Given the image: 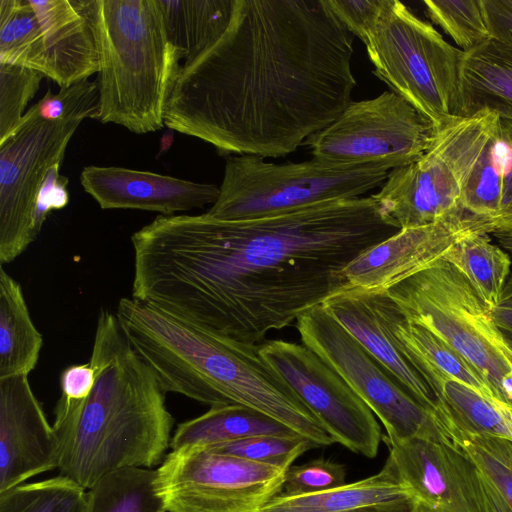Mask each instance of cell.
<instances>
[{
    "label": "cell",
    "mask_w": 512,
    "mask_h": 512,
    "mask_svg": "<svg viewBox=\"0 0 512 512\" xmlns=\"http://www.w3.org/2000/svg\"><path fill=\"white\" fill-rule=\"evenodd\" d=\"M399 230L371 195L250 220L159 215L131 236L132 298L261 344L343 288L344 268Z\"/></svg>",
    "instance_id": "cell-1"
},
{
    "label": "cell",
    "mask_w": 512,
    "mask_h": 512,
    "mask_svg": "<svg viewBox=\"0 0 512 512\" xmlns=\"http://www.w3.org/2000/svg\"><path fill=\"white\" fill-rule=\"evenodd\" d=\"M353 53L326 0H235L223 35L181 66L165 126L221 155L284 157L352 102Z\"/></svg>",
    "instance_id": "cell-2"
},
{
    "label": "cell",
    "mask_w": 512,
    "mask_h": 512,
    "mask_svg": "<svg viewBox=\"0 0 512 512\" xmlns=\"http://www.w3.org/2000/svg\"><path fill=\"white\" fill-rule=\"evenodd\" d=\"M89 362L96 371L91 394L83 400L60 396L53 423L58 470L85 489L116 469L159 464L173 426L155 374L127 340L116 314L104 308Z\"/></svg>",
    "instance_id": "cell-3"
},
{
    "label": "cell",
    "mask_w": 512,
    "mask_h": 512,
    "mask_svg": "<svg viewBox=\"0 0 512 512\" xmlns=\"http://www.w3.org/2000/svg\"><path fill=\"white\" fill-rule=\"evenodd\" d=\"M119 325L162 390L213 406L240 404L288 426L318 447L336 443L262 358L259 344L232 341L134 298H121Z\"/></svg>",
    "instance_id": "cell-4"
},
{
    "label": "cell",
    "mask_w": 512,
    "mask_h": 512,
    "mask_svg": "<svg viewBox=\"0 0 512 512\" xmlns=\"http://www.w3.org/2000/svg\"><path fill=\"white\" fill-rule=\"evenodd\" d=\"M99 44L97 121L136 134L165 126L166 104L182 66L157 0H96Z\"/></svg>",
    "instance_id": "cell-5"
},
{
    "label": "cell",
    "mask_w": 512,
    "mask_h": 512,
    "mask_svg": "<svg viewBox=\"0 0 512 512\" xmlns=\"http://www.w3.org/2000/svg\"><path fill=\"white\" fill-rule=\"evenodd\" d=\"M386 291L406 320L440 337L483 375L497 399L512 403V350L492 309L455 266L440 258Z\"/></svg>",
    "instance_id": "cell-6"
},
{
    "label": "cell",
    "mask_w": 512,
    "mask_h": 512,
    "mask_svg": "<svg viewBox=\"0 0 512 512\" xmlns=\"http://www.w3.org/2000/svg\"><path fill=\"white\" fill-rule=\"evenodd\" d=\"M389 171L379 164H340L316 158L276 164L255 155H229L219 196L207 213L220 220H250L359 198L380 187Z\"/></svg>",
    "instance_id": "cell-7"
},
{
    "label": "cell",
    "mask_w": 512,
    "mask_h": 512,
    "mask_svg": "<svg viewBox=\"0 0 512 512\" xmlns=\"http://www.w3.org/2000/svg\"><path fill=\"white\" fill-rule=\"evenodd\" d=\"M364 45L374 65L373 74L435 130L463 118L459 89L463 51L404 3L387 0Z\"/></svg>",
    "instance_id": "cell-8"
},
{
    "label": "cell",
    "mask_w": 512,
    "mask_h": 512,
    "mask_svg": "<svg viewBox=\"0 0 512 512\" xmlns=\"http://www.w3.org/2000/svg\"><path fill=\"white\" fill-rule=\"evenodd\" d=\"M498 115L482 111L437 129L417 161L390 170L371 196L400 229L428 225L463 210L465 184L491 136Z\"/></svg>",
    "instance_id": "cell-9"
},
{
    "label": "cell",
    "mask_w": 512,
    "mask_h": 512,
    "mask_svg": "<svg viewBox=\"0 0 512 512\" xmlns=\"http://www.w3.org/2000/svg\"><path fill=\"white\" fill-rule=\"evenodd\" d=\"M302 343L334 369L386 430L384 440L412 438L453 443L438 415L417 401L322 305L295 322Z\"/></svg>",
    "instance_id": "cell-10"
},
{
    "label": "cell",
    "mask_w": 512,
    "mask_h": 512,
    "mask_svg": "<svg viewBox=\"0 0 512 512\" xmlns=\"http://www.w3.org/2000/svg\"><path fill=\"white\" fill-rule=\"evenodd\" d=\"M286 470L187 445L156 469L155 491L167 512H257L281 493Z\"/></svg>",
    "instance_id": "cell-11"
},
{
    "label": "cell",
    "mask_w": 512,
    "mask_h": 512,
    "mask_svg": "<svg viewBox=\"0 0 512 512\" xmlns=\"http://www.w3.org/2000/svg\"><path fill=\"white\" fill-rule=\"evenodd\" d=\"M91 116L72 113L56 121L30 107L9 136L0 141V264L11 263L35 241L33 215L38 191L61 164L79 125Z\"/></svg>",
    "instance_id": "cell-12"
},
{
    "label": "cell",
    "mask_w": 512,
    "mask_h": 512,
    "mask_svg": "<svg viewBox=\"0 0 512 512\" xmlns=\"http://www.w3.org/2000/svg\"><path fill=\"white\" fill-rule=\"evenodd\" d=\"M435 128L393 91L351 102L305 145L312 158L340 164H379L390 170L417 161L429 148Z\"/></svg>",
    "instance_id": "cell-13"
},
{
    "label": "cell",
    "mask_w": 512,
    "mask_h": 512,
    "mask_svg": "<svg viewBox=\"0 0 512 512\" xmlns=\"http://www.w3.org/2000/svg\"><path fill=\"white\" fill-rule=\"evenodd\" d=\"M262 358L334 438L354 453L374 458L382 432L374 413L346 381L304 344H259Z\"/></svg>",
    "instance_id": "cell-14"
},
{
    "label": "cell",
    "mask_w": 512,
    "mask_h": 512,
    "mask_svg": "<svg viewBox=\"0 0 512 512\" xmlns=\"http://www.w3.org/2000/svg\"><path fill=\"white\" fill-rule=\"evenodd\" d=\"M388 459L421 512H491L483 475L454 443L385 440Z\"/></svg>",
    "instance_id": "cell-15"
},
{
    "label": "cell",
    "mask_w": 512,
    "mask_h": 512,
    "mask_svg": "<svg viewBox=\"0 0 512 512\" xmlns=\"http://www.w3.org/2000/svg\"><path fill=\"white\" fill-rule=\"evenodd\" d=\"M491 233L489 219L464 210L428 225L400 229L344 268V287L387 290L442 258L461 239Z\"/></svg>",
    "instance_id": "cell-16"
},
{
    "label": "cell",
    "mask_w": 512,
    "mask_h": 512,
    "mask_svg": "<svg viewBox=\"0 0 512 512\" xmlns=\"http://www.w3.org/2000/svg\"><path fill=\"white\" fill-rule=\"evenodd\" d=\"M59 441L28 375L0 378V492L58 469Z\"/></svg>",
    "instance_id": "cell-17"
},
{
    "label": "cell",
    "mask_w": 512,
    "mask_h": 512,
    "mask_svg": "<svg viewBox=\"0 0 512 512\" xmlns=\"http://www.w3.org/2000/svg\"><path fill=\"white\" fill-rule=\"evenodd\" d=\"M321 305L417 401L437 414L438 399L400 349L393 329L398 306L386 290L343 287Z\"/></svg>",
    "instance_id": "cell-18"
},
{
    "label": "cell",
    "mask_w": 512,
    "mask_h": 512,
    "mask_svg": "<svg viewBox=\"0 0 512 512\" xmlns=\"http://www.w3.org/2000/svg\"><path fill=\"white\" fill-rule=\"evenodd\" d=\"M80 183L103 210L135 209L162 216L213 205L219 196L215 184L116 166H85Z\"/></svg>",
    "instance_id": "cell-19"
},
{
    "label": "cell",
    "mask_w": 512,
    "mask_h": 512,
    "mask_svg": "<svg viewBox=\"0 0 512 512\" xmlns=\"http://www.w3.org/2000/svg\"><path fill=\"white\" fill-rule=\"evenodd\" d=\"M95 1L29 0L43 33L47 78L60 88L100 70Z\"/></svg>",
    "instance_id": "cell-20"
},
{
    "label": "cell",
    "mask_w": 512,
    "mask_h": 512,
    "mask_svg": "<svg viewBox=\"0 0 512 512\" xmlns=\"http://www.w3.org/2000/svg\"><path fill=\"white\" fill-rule=\"evenodd\" d=\"M459 89L461 117L489 111L512 121V43L489 38L463 51Z\"/></svg>",
    "instance_id": "cell-21"
},
{
    "label": "cell",
    "mask_w": 512,
    "mask_h": 512,
    "mask_svg": "<svg viewBox=\"0 0 512 512\" xmlns=\"http://www.w3.org/2000/svg\"><path fill=\"white\" fill-rule=\"evenodd\" d=\"M393 329L401 351L432 391L439 382L453 380L497 399L489 382L465 358L430 330L406 320L399 307Z\"/></svg>",
    "instance_id": "cell-22"
},
{
    "label": "cell",
    "mask_w": 512,
    "mask_h": 512,
    "mask_svg": "<svg viewBox=\"0 0 512 512\" xmlns=\"http://www.w3.org/2000/svg\"><path fill=\"white\" fill-rule=\"evenodd\" d=\"M408 499L415 498L387 458L383 468L367 478L313 494H278L257 512H345Z\"/></svg>",
    "instance_id": "cell-23"
},
{
    "label": "cell",
    "mask_w": 512,
    "mask_h": 512,
    "mask_svg": "<svg viewBox=\"0 0 512 512\" xmlns=\"http://www.w3.org/2000/svg\"><path fill=\"white\" fill-rule=\"evenodd\" d=\"M157 1L167 38L183 64L195 60L223 35L235 5V0Z\"/></svg>",
    "instance_id": "cell-24"
},
{
    "label": "cell",
    "mask_w": 512,
    "mask_h": 512,
    "mask_svg": "<svg viewBox=\"0 0 512 512\" xmlns=\"http://www.w3.org/2000/svg\"><path fill=\"white\" fill-rule=\"evenodd\" d=\"M300 436L283 423L240 404L213 406L193 419L180 423L171 438L172 450L187 445L209 447L253 436Z\"/></svg>",
    "instance_id": "cell-25"
},
{
    "label": "cell",
    "mask_w": 512,
    "mask_h": 512,
    "mask_svg": "<svg viewBox=\"0 0 512 512\" xmlns=\"http://www.w3.org/2000/svg\"><path fill=\"white\" fill-rule=\"evenodd\" d=\"M43 346L20 283L0 267V378L28 375Z\"/></svg>",
    "instance_id": "cell-26"
},
{
    "label": "cell",
    "mask_w": 512,
    "mask_h": 512,
    "mask_svg": "<svg viewBox=\"0 0 512 512\" xmlns=\"http://www.w3.org/2000/svg\"><path fill=\"white\" fill-rule=\"evenodd\" d=\"M433 392L439 402L437 415L448 433L459 430L512 442V403L483 396L453 380L439 382Z\"/></svg>",
    "instance_id": "cell-27"
},
{
    "label": "cell",
    "mask_w": 512,
    "mask_h": 512,
    "mask_svg": "<svg viewBox=\"0 0 512 512\" xmlns=\"http://www.w3.org/2000/svg\"><path fill=\"white\" fill-rule=\"evenodd\" d=\"M442 258L467 278L491 309L499 306L511 259L504 250L491 243L488 234L461 239Z\"/></svg>",
    "instance_id": "cell-28"
},
{
    "label": "cell",
    "mask_w": 512,
    "mask_h": 512,
    "mask_svg": "<svg viewBox=\"0 0 512 512\" xmlns=\"http://www.w3.org/2000/svg\"><path fill=\"white\" fill-rule=\"evenodd\" d=\"M155 478L152 468L111 471L88 489L85 512H167L155 491Z\"/></svg>",
    "instance_id": "cell-29"
},
{
    "label": "cell",
    "mask_w": 512,
    "mask_h": 512,
    "mask_svg": "<svg viewBox=\"0 0 512 512\" xmlns=\"http://www.w3.org/2000/svg\"><path fill=\"white\" fill-rule=\"evenodd\" d=\"M0 63L25 67L47 77L43 33L29 0L0 1Z\"/></svg>",
    "instance_id": "cell-30"
},
{
    "label": "cell",
    "mask_w": 512,
    "mask_h": 512,
    "mask_svg": "<svg viewBox=\"0 0 512 512\" xmlns=\"http://www.w3.org/2000/svg\"><path fill=\"white\" fill-rule=\"evenodd\" d=\"M507 146L500 125L491 136L462 191L461 208L477 217L494 220L501 206Z\"/></svg>",
    "instance_id": "cell-31"
},
{
    "label": "cell",
    "mask_w": 512,
    "mask_h": 512,
    "mask_svg": "<svg viewBox=\"0 0 512 512\" xmlns=\"http://www.w3.org/2000/svg\"><path fill=\"white\" fill-rule=\"evenodd\" d=\"M85 488L59 474L0 492V512H85Z\"/></svg>",
    "instance_id": "cell-32"
},
{
    "label": "cell",
    "mask_w": 512,
    "mask_h": 512,
    "mask_svg": "<svg viewBox=\"0 0 512 512\" xmlns=\"http://www.w3.org/2000/svg\"><path fill=\"white\" fill-rule=\"evenodd\" d=\"M449 433L454 444L474 462L512 511V442L459 430Z\"/></svg>",
    "instance_id": "cell-33"
},
{
    "label": "cell",
    "mask_w": 512,
    "mask_h": 512,
    "mask_svg": "<svg viewBox=\"0 0 512 512\" xmlns=\"http://www.w3.org/2000/svg\"><path fill=\"white\" fill-rule=\"evenodd\" d=\"M428 18L466 52L491 38L483 0H424Z\"/></svg>",
    "instance_id": "cell-34"
},
{
    "label": "cell",
    "mask_w": 512,
    "mask_h": 512,
    "mask_svg": "<svg viewBox=\"0 0 512 512\" xmlns=\"http://www.w3.org/2000/svg\"><path fill=\"white\" fill-rule=\"evenodd\" d=\"M317 447L302 436L261 435L205 448L216 453L288 469L299 456Z\"/></svg>",
    "instance_id": "cell-35"
},
{
    "label": "cell",
    "mask_w": 512,
    "mask_h": 512,
    "mask_svg": "<svg viewBox=\"0 0 512 512\" xmlns=\"http://www.w3.org/2000/svg\"><path fill=\"white\" fill-rule=\"evenodd\" d=\"M44 77L35 70L0 63V141L20 123Z\"/></svg>",
    "instance_id": "cell-36"
},
{
    "label": "cell",
    "mask_w": 512,
    "mask_h": 512,
    "mask_svg": "<svg viewBox=\"0 0 512 512\" xmlns=\"http://www.w3.org/2000/svg\"><path fill=\"white\" fill-rule=\"evenodd\" d=\"M346 475L342 464L325 458L291 465L285 472L280 494L306 495L333 489L347 483Z\"/></svg>",
    "instance_id": "cell-37"
},
{
    "label": "cell",
    "mask_w": 512,
    "mask_h": 512,
    "mask_svg": "<svg viewBox=\"0 0 512 512\" xmlns=\"http://www.w3.org/2000/svg\"><path fill=\"white\" fill-rule=\"evenodd\" d=\"M41 118L56 121L72 113H87L96 120L99 111V87L97 81L88 79L60 88L53 94L48 90L37 103Z\"/></svg>",
    "instance_id": "cell-38"
},
{
    "label": "cell",
    "mask_w": 512,
    "mask_h": 512,
    "mask_svg": "<svg viewBox=\"0 0 512 512\" xmlns=\"http://www.w3.org/2000/svg\"><path fill=\"white\" fill-rule=\"evenodd\" d=\"M341 24L364 44L377 25L387 0H326Z\"/></svg>",
    "instance_id": "cell-39"
},
{
    "label": "cell",
    "mask_w": 512,
    "mask_h": 512,
    "mask_svg": "<svg viewBox=\"0 0 512 512\" xmlns=\"http://www.w3.org/2000/svg\"><path fill=\"white\" fill-rule=\"evenodd\" d=\"M60 166L57 164L48 171L38 191L33 215L37 235L48 215L54 210L63 209L69 202L68 178L60 174Z\"/></svg>",
    "instance_id": "cell-40"
},
{
    "label": "cell",
    "mask_w": 512,
    "mask_h": 512,
    "mask_svg": "<svg viewBox=\"0 0 512 512\" xmlns=\"http://www.w3.org/2000/svg\"><path fill=\"white\" fill-rule=\"evenodd\" d=\"M500 129L507 146L506 170L500 211L492 221V234L512 233V121L500 119Z\"/></svg>",
    "instance_id": "cell-41"
},
{
    "label": "cell",
    "mask_w": 512,
    "mask_h": 512,
    "mask_svg": "<svg viewBox=\"0 0 512 512\" xmlns=\"http://www.w3.org/2000/svg\"><path fill=\"white\" fill-rule=\"evenodd\" d=\"M96 382V371L90 362L74 364L60 375L61 396L71 400L86 399Z\"/></svg>",
    "instance_id": "cell-42"
},
{
    "label": "cell",
    "mask_w": 512,
    "mask_h": 512,
    "mask_svg": "<svg viewBox=\"0 0 512 512\" xmlns=\"http://www.w3.org/2000/svg\"><path fill=\"white\" fill-rule=\"evenodd\" d=\"M491 38L512 43V0H483Z\"/></svg>",
    "instance_id": "cell-43"
},
{
    "label": "cell",
    "mask_w": 512,
    "mask_h": 512,
    "mask_svg": "<svg viewBox=\"0 0 512 512\" xmlns=\"http://www.w3.org/2000/svg\"><path fill=\"white\" fill-rule=\"evenodd\" d=\"M345 512H421L415 499L370 505Z\"/></svg>",
    "instance_id": "cell-44"
},
{
    "label": "cell",
    "mask_w": 512,
    "mask_h": 512,
    "mask_svg": "<svg viewBox=\"0 0 512 512\" xmlns=\"http://www.w3.org/2000/svg\"><path fill=\"white\" fill-rule=\"evenodd\" d=\"M491 311L505 342L512 350V308L496 307Z\"/></svg>",
    "instance_id": "cell-45"
},
{
    "label": "cell",
    "mask_w": 512,
    "mask_h": 512,
    "mask_svg": "<svg viewBox=\"0 0 512 512\" xmlns=\"http://www.w3.org/2000/svg\"><path fill=\"white\" fill-rule=\"evenodd\" d=\"M483 483L491 512H512L496 488L484 475Z\"/></svg>",
    "instance_id": "cell-46"
},
{
    "label": "cell",
    "mask_w": 512,
    "mask_h": 512,
    "mask_svg": "<svg viewBox=\"0 0 512 512\" xmlns=\"http://www.w3.org/2000/svg\"><path fill=\"white\" fill-rule=\"evenodd\" d=\"M498 307L512 308V275L506 281Z\"/></svg>",
    "instance_id": "cell-47"
},
{
    "label": "cell",
    "mask_w": 512,
    "mask_h": 512,
    "mask_svg": "<svg viewBox=\"0 0 512 512\" xmlns=\"http://www.w3.org/2000/svg\"><path fill=\"white\" fill-rule=\"evenodd\" d=\"M500 246L512 254V233L510 234H494Z\"/></svg>",
    "instance_id": "cell-48"
},
{
    "label": "cell",
    "mask_w": 512,
    "mask_h": 512,
    "mask_svg": "<svg viewBox=\"0 0 512 512\" xmlns=\"http://www.w3.org/2000/svg\"><path fill=\"white\" fill-rule=\"evenodd\" d=\"M173 132L174 131L170 129V132H166L161 138L159 155H162L163 153H165V151H167L170 148L173 142Z\"/></svg>",
    "instance_id": "cell-49"
}]
</instances>
